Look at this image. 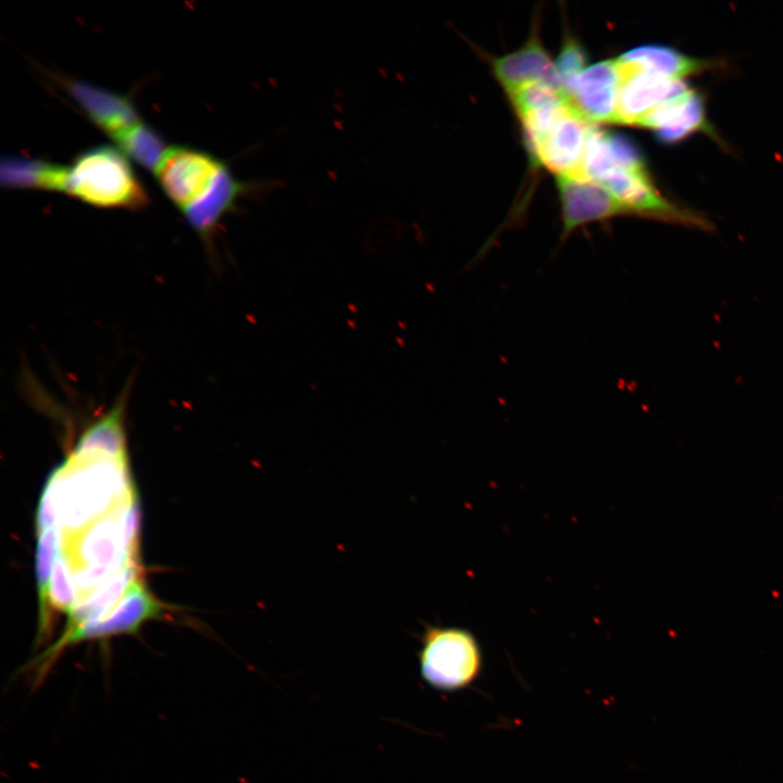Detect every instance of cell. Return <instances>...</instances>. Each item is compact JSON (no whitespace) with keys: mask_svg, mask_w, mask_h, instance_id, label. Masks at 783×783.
Wrapping results in <instances>:
<instances>
[{"mask_svg":"<svg viewBox=\"0 0 783 783\" xmlns=\"http://www.w3.org/2000/svg\"><path fill=\"white\" fill-rule=\"evenodd\" d=\"M63 192L109 209H139L148 200L124 154L109 146L91 148L66 166Z\"/></svg>","mask_w":783,"mask_h":783,"instance_id":"cell-1","label":"cell"},{"mask_svg":"<svg viewBox=\"0 0 783 783\" xmlns=\"http://www.w3.org/2000/svg\"><path fill=\"white\" fill-rule=\"evenodd\" d=\"M163 608L144 582L137 580L108 616L65 629L52 645L26 666L25 671L30 674L33 686L37 687L44 683L53 664L67 647L86 641L135 634L144 623L160 617Z\"/></svg>","mask_w":783,"mask_h":783,"instance_id":"cell-2","label":"cell"},{"mask_svg":"<svg viewBox=\"0 0 783 783\" xmlns=\"http://www.w3.org/2000/svg\"><path fill=\"white\" fill-rule=\"evenodd\" d=\"M420 643V673L430 686L455 692L477 679L482 651L475 636L467 629L427 624Z\"/></svg>","mask_w":783,"mask_h":783,"instance_id":"cell-3","label":"cell"},{"mask_svg":"<svg viewBox=\"0 0 783 783\" xmlns=\"http://www.w3.org/2000/svg\"><path fill=\"white\" fill-rule=\"evenodd\" d=\"M226 165L208 152L173 147L166 150L156 172L166 196L184 210L209 189Z\"/></svg>","mask_w":783,"mask_h":783,"instance_id":"cell-4","label":"cell"},{"mask_svg":"<svg viewBox=\"0 0 783 783\" xmlns=\"http://www.w3.org/2000/svg\"><path fill=\"white\" fill-rule=\"evenodd\" d=\"M617 60L621 77L617 123L639 126L655 109L689 88L684 79L664 75L635 62Z\"/></svg>","mask_w":783,"mask_h":783,"instance_id":"cell-5","label":"cell"},{"mask_svg":"<svg viewBox=\"0 0 783 783\" xmlns=\"http://www.w3.org/2000/svg\"><path fill=\"white\" fill-rule=\"evenodd\" d=\"M594 127L572 104L548 129L531 156L558 176L583 177L582 165Z\"/></svg>","mask_w":783,"mask_h":783,"instance_id":"cell-6","label":"cell"},{"mask_svg":"<svg viewBox=\"0 0 783 783\" xmlns=\"http://www.w3.org/2000/svg\"><path fill=\"white\" fill-rule=\"evenodd\" d=\"M564 239L574 229L591 222L629 215L623 203L599 183L574 176H558Z\"/></svg>","mask_w":783,"mask_h":783,"instance_id":"cell-7","label":"cell"},{"mask_svg":"<svg viewBox=\"0 0 783 783\" xmlns=\"http://www.w3.org/2000/svg\"><path fill=\"white\" fill-rule=\"evenodd\" d=\"M620 79L618 60L600 61L575 77L566 92L591 123H617Z\"/></svg>","mask_w":783,"mask_h":783,"instance_id":"cell-8","label":"cell"},{"mask_svg":"<svg viewBox=\"0 0 783 783\" xmlns=\"http://www.w3.org/2000/svg\"><path fill=\"white\" fill-rule=\"evenodd\" d=\"M258 187L254 183L238 179L226 165L209 189L182 212L194 231L209 245L222 220Z\"/></svg>","mask_w":783,"mask_h":783,"instance_id":"cell-9","label":"cell"},{"mask_svg":"<svg viewBox=\"0 0 783 783\" xmlns=\"http://www.w3.org/2000/svg\"><path fill=\"white\" fill-rule=\"evenodd\" d=\"M493 72L507 95L533 82L545 83L564 90L555 63L543 48L536 32H533L520 49L495 59Z\"/></svg>","mask_w":783,"mask_h":783,"instance_id":"cell-10","label":"cell"},{"mask_svg":"<svg viewBox=\"0 0 783 783\" xmlns=\"http://www.w3.org/2000/svg\"><path fill=\"white\" fill-rule=\"evenodd\" d=\"M63 84L89 119L112 138L140 122L124 96L83 80L65 79Z\"/></svg>","mask_w":783,"mask_h":783,"instance_id":"cell-11","label":"cell"},{"mask_svg":"<svg viewBox=\"0 0 783 783\" xmlns=\"http://www.w3.org/2000/svg\"><path fill=\"white\" fill-rule=\"evenodd\" d=\"M639 126L652 129L666 142L679 141L698 129L706 130L703 98L687 88L655 109Z\"/></svg>","mask_w":783,"mask_h":783,"instance_id":"cell-12","label":"cell"},{"mask_svg":"<svg viewBox=\"0 0 783 783\" xmlns=\"http://www.w3.org/2000/svg\"><path fill=\"white\" fill-rule=\"evenodd\" d=\"M138 572L137 562L132 563L84 595L67 612L69 620L65 629L74 627L84 622L97 621L108 616L130 586L139 580Z\"/></svg>","mask_w":783,"mask_h":783,"instance_id":"cell-13","label":"cell"},{"mask_svg":"<svg viewBox=\"0 0 783 783\" xmlns=\"http://www.w3.org/2000/svg\"><path fill=\"white\" fill-rule=\"evenodd\" d=\"M66 166L27 157H4L0 164V181L8 188H39L63 191Z\"/></svg>","mask_w":783,"mask_h":783,"instance_id":"cell-14","label":"cell"},{"mask_svg":"<svg viewBox=\"0 0 783 783\" xmlns=\"http://www.w3.org/2000/svg\"><path fill=\"white\" fill-rule=\"evenodd\" d=\"M618 59L638 63L679 79H685L692 74L704 71L709 65L704 60L691 58L661 45L638 46L622 53Z\"/></svg>","mask_w":783,"mask_h":783,"instance_id":"cell-15","label":"cell"},{"mask_svg":"<svg viewBox=\"0 0 783 783\" xmlns=\"http://www.w3.org/2000/svg\"><path fill=\"white\" fill-rule=\"evenodd\" d=\"M36 548V579L39 596L38 639L47 637L49 629L48 585L58 552L63 546V532L59 526L38 531Z\"/></svg>","mask_w":783,"mask_h":783,"instance_id":"cell-16","label":"cell"},{"mask_svg":"<svg viewBox=\"0 0 783 783\" xmlns=\"http://www.w3.org/2000/svg\"><path fill=\"white\" fill-rule=\"evenodd\" d=\"M113 139L124 153L149 170H157L166 152L163 138L142 122L120 133Z\"/></svg>","mask_w":783,"mask_h":783,"instance_id":"cell-17","label":"cell"},{"mask_svg":"<svg viewBox=\"0 0 783 783\" xmlns=\"http://www.w3.org/2000/svg\"><path fill=\"white\" fill-rule=\"evenodd\" d=\"M74 569L71 558L61 548L58 552L48 585V604L54 609L69 612L78 599L73 582Z\"/></svg>","mask_w":783,"mask_h":783,"instance_id":"cell-18","label":"cell"},{"mask_svg":"<svg viewBox=\"0 0 783 783\" xmlns=\"http://www.w3.org/2000/svg\"><path fill=\"white\" fill-rule=\"evenodd\" d=\"M587 53L583 46L572 37H567L555 62L559 80L566 91L568 85L586 67Z\"/></svg>","mask_w":783,"mask_h":783,"instance_id":"cell-19","label":"cell"}]
</instances>
